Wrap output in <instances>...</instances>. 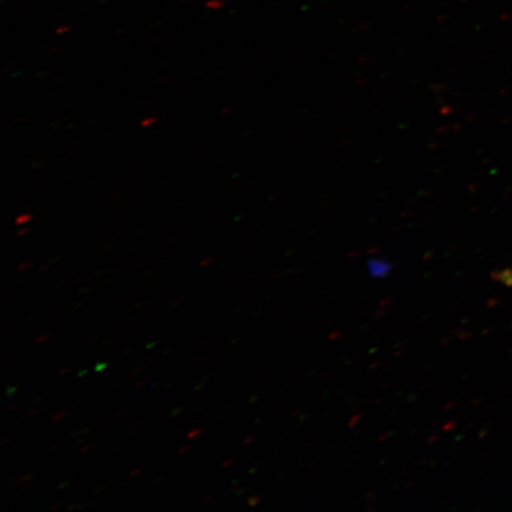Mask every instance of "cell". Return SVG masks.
<instances>
[{
    "mask_svg": "<svg viewBox=\"0 0 512 512\" xmlns=\"http://www.w3.org/2000/svg\"><path fill=\"white\" fill-rule=\"evenodd\" d=\"M369 270L371 275H374V277H382V275H386L389 272L390 265L387 261L371 260Z\"/></svg>",
    "mask_w": 512,
    "mask_h": 512,
    "instance_id": "obj_1",
    "label": "cell"
},
{
    "mask_svg": "<svg viewBox=\"0 0 512 512\" xmlns=\"http://www.w3.org/2000/svg\"><path fill=\"white\" fill-rule=\"evenodd\" d=\"M35 476H36V473H30V475L24 476V477L16 479V480H12V482H10L9 485L22 484L25 482H29V480L34 478Z\"/></svg>",
    "mask_w": 512,
    "mask_h": 512,
    "instance_id": "obj_2",
    "label": "cell"
},
{
    "mask_svg": "<svg viewBox=\"0 0 512 512\" xmlns=\"http://www.w3.org/2000/svg\"><path fill=\"white\" fill-rule=\"evenodd\" d=\"M31 220V215L25 214L17 217L16 223L17 224H24Z\"/></svg>",
    "mask_w": 512,
    "mask_h": 512,
    "instance_id": "obj_3",
    "label": "cell"
},
{
    "mask_svg": "<svg viewBox=\"0 0 512 512\" xmlns=\"http://www.w3.org/2000/svg\"><path fill=\"white\" fill-rule=\"evenodd\" d=\"M156 121H157L156 118H152V117L147 118V119L143 120L142 126L147 127V126L155 125Z\"/></svg>",
    "mask_w": 512,
    "mask_h": 512,
    "instance_id": "obj_4",
    "label": "cell"
},
{
    "mask_svg": "<svg viewBox=\"0 0 512 512\" xmlns=\"http://www.w3.org/2000/svg\"><path fill=\"white\" fill-rule=\"evenodd\" d=\"M201 433H202L201 428H197V430L189 432L188 435H187V438L188 439H194L195 437H197L198 434H201Z\"/></svg>",
    "mask_w": 512,
    "mask_h": 512,
    "instance_id": "obj_5",
    "label": "cell"
},
{
    "mask_svg": "<svg viewBox=\"0 0 512 512\" xmlns=\"http://www.w3.org/2000/svg\"><path fill=\"white\" fill-rule=\"evenodd\" d=\"M67 415V412H60L59 414H55L53 416V421H57V420H61L63 418V416H66Z\"/></svg>",
    "mask_w": 512,
    "mask_h": 512,
    "instance_id": "obj_6",
    "label": "cell"
},
{
    "mask_svg": "<svg viewBox=\"0 0 512 512\" xmlns=\"http://www.w3.org/2000/svg\"><path fill=\"white\" fill-rule=\"evenodd\" d=\"M107 368V363H99L98 366L95 367L96 371H102Z\"/></svg>",
    "mask_w": 512,
    "mask_h": 512,
    "instance_id": "obj_7",
    "label": "cell"
},
{
    "mask_svg": "<svg viewBox=\"0 0 512 512\" xmlns=\"http://www.w3.org/2000/svg\"><path fill=\"white\" fill-rule=\"evenodd\" d=\"M51 338V335H44L37 339V343H43L44 341H48Z\"/></svg>",
    "mask_w": 512,
    "mask_h": 512,
    "instance_id": "obj_8",
    "label": "cell"
},
{
    "mask_svg": "<svg viewBox=\"0 0 512 512\" xmlns=\"http://www.w3.org/2000/svg\"><path fill=\"white\" fill-rule=\"evenodd\" d=\"M31 265H32L31 262H25V264L18 266V270L19 271L25 270V268H29Z\"/></svg>",
    "mask_w": 512,
    "mask_h": 512,
    "instance_id": "obj_9",
    "label": "cell"
},
{
    "mask_svg": "<svg viewBox=\"0 0 512 512\" xmlns=\"http://www.w3.org/2000/svg\"><path fill=\"white\" fill-rule=\"evenodd\" d=\"M211 262H213V259H206V260H203V261L201 262V266H202V267H206V266L210 265V264H211Z\"/></svg>",
    "mask_w": 512,
    "mask_h": 512,
    "instance_id": "obj_10",
    "label": "cell"
},
{
    "mask_svg": "<svg viewBox=\"0 0 512 512\" xmlns=\"http://www.w3.org/2000/svg\"><path fill=\"white\" fill-rule=\"evenodd\" d=\"M92 447H93V445L85 446V447L81 448L80 453H81V454L86 453V452H88L89 450H91V448H92Z\"/></svg>",
    "mask_w": 512,
    "mask_h": 512,
    "instance_id": "obj_11",
    "label": "cell"
},
{
    "mask_svg": "<svg viewBox=\"0 0 512 512\" xmlns=\"http://www.w3.org/2000/svg\"><path fill=\"white\" fill-rule=\"evenodd\" d=\"M144 471V469H137L136 471H132L131 472V477H136L139 475V473H142Z\"/></svg>",
    "mask_w": 512,
    "mask_h": 512,
    "instance_id": "obj_12",
    "label": "cell"
},
{
    "mask_svg": "<svg viewBox=\"0 0 512 512\" xmlns=\"http://www.w3.org/2000/svg\"><path fill=\"white\" fill-rule=\"evenodd\" d=\"M73 369L72 368H66V369H63L62 371H60V376H63V375H66L68 373H70V371H72Z\"/></svg>",
    "mask_w": 512,
    "mask_h": 512,
    "instance_id": "obj_13",
    "label": "cell"
},
{
    "mask_svg": "<svg viewBox=\"0 0 512 512\" xmlns=\"http://www.w3.org/2000/svg\"><path fill=\"white\" fill-rule=\"evenodd\" d=\"M16 392V388H9L8 394H9V400H12V395Z\"/></svg>",
    "mask_w": 512,
    "mask_h": 512,
    "instance_id": "obj_14",
    "label": "cell"
},
{
    "mask_svg": "<svg viewBox=\"0 0 512 512\" xmlns=\"http://www.w3.org/2000/svg\"><path fill=\"white\" fill-rule=\"evenodd\" d=\"M78 509H79L78 504L70 505V507L67 508L68 511H73V510H78Z\"/></svg>",
    "mask_w": 512,
    "mask_h": 512,
    "instance_id": "obj_15",
    "label": "cell"
},
{
    "mask_svg": "<svg viewBox=\"0 0 512 512\" xmlns=\"http://www.w3.org/2000/svg\"><path fill=\"white\" fill-rule=\"evenodd\" d=\"M190 448H191L190 446H185V447L181 448V450L178 451V454H183V453L189 451Z\"/></svg>",
    "mask_w": 512,
    "mask_h": 512,
    "instance_id": "obj_16",
    "label": "cell"
},
{
    "mask_svg": "<svg viewBox=\"0 0 512 512\" xmlns=\"http://www.w3.org/2000/svg\"><path fill=\"white\" fill-rule=\"evenodd\" d=\"M213 498H214V496H213V495H211V496H207V497H204V498H203L202 503H203V504H206V503L210 502V501H211V499H213Z\"/></svg>",
    "mask_w": 512,
    "mask_h": 512,
    "instance_id": "obj_17",
    "label": "cell"
},
{
    "mask_svg": "<svg viewBox=\"0 0 512 512\" xmlns=\"http://www.w3.org/2000/svg\"><path fill=\"white\" fill-rule=\"evenodd\" d=\"M147 382H149V380H144V381H140V382L136 383V388H140V387L144 386V384H146Z\"/></svg>",
    "mask_w": 512,
    "mask_h": 512,
    "instance_id": "obj_18",
    "label": "cell"
},
{
    "mask_svg": "<svg viewBox=\"0 0 512 512\" xmlns=\"http://www.w3.org/2000/svg\"><path fill=\"white\" fill-rule=\"evenodd\" d=\"M126 415L127 414L125 412L119 413L117 416H115V419H117V420L123 419V418H125Z\"/></svg>",
    "mask_w": 512,
    "mask_h": 512,
    "instance_id": "obj_19",
    "label": "cell"
},
{
    "mask_svg": "<svg viewBox=\"0 0 512 512\" xmlns=\"http://www.w3.org/2000/svg\"><path fill=\"white\" fill-rule=\"evenodd\" d=\"M140 426H142V424H140V422H139V424L133 425V426L131 427L130 432L137 431V430H138V428H139Z\"/></svg>",
    "mask_w": 512,
    "mask_h": 512,
    "instance_id": "obj_20",
    "label": "cell"
},
{
    "mask_svg": "<svg viewBox=\"0 0 512 512\" xmlns=\"http://www.w3.org/2000/svg\"><path fill=\"white\" fill-rule=\"evenodd\" d=\"M59 509H61V504H56V505H54V507H53V508H50V510H49V511H50V512H53V511H56V510H59Z\"/></svg>",
    "mask_w": 512,
    "mask_h": 512,
    "instance_id": "obj_21",
    "label": "cell"
},
{
    "mask_svg": "<svg viewBox=\"0 0 512 512\" xmlns=\"http://www.w3.org/2000/svg\"><path fill=\"white\" fill-rule=\"evenodd\" d=\"M40 412H41V409L40 408H36V409H34V411L29 412L28 415L32 416V415H35V414L40 413Z\"/></svg>",
    "mask_w": 512,
    "mask_h": 512,
    "instance_id": "obj_22",
    "label": "cell"
},
{
    "mask_svg": "<svg viewBox=\"0 0 512 512\" xmlns=\"http://www.w3.org/2000/svg\"><path fill=\"white\" fill-rule=\"evenodd\" d=\"M145 368V366H140L136 371H133L132 375H137L140 373V371H142L143 369Z\"/></svg>",
    "mask_w": 512,
    "mask_h": 512,
    "instance_id": "obj_23",
    "label": "cell"
},
{
    "mask_svg": "<svg viewBox=\"0 0 512 512\" xmlns=\"http://www.w3.org/2000/svg\"><path fill=\"white\" fill-rule=\"evenodd\" d=\"M19 407H21V405L11 406V407H9L8 412H14V411H16V409H17V408H19Z\"/></svg>",
    "mask_w": 512,
    "mask_h": 512,
    "instance_id": "obj_24",
    "label": "cell"
},
{
    "mask_svg": "<svg viewBox=\"0 0 512 512\" xmlns=\"http://www.w3.org/2000/svg\"><path fill=\"white\" fill-rule=\"evenodd\" d=\"M183 302H184V300H183V299H178V300H176V302L172 303V306H178V305H181Z\"/></svg>",
    "mask_w": 512,
    "mask_h": 512,
    "instance_id": "obj_25",
    "label": "cell"
},
{
    "mask_svg": "<svg viewBox=\"0 0 512 512\" xmlns=\"http://www.w3.org/2000/svg\"><path fill=\"white\" fill-rule=\"evenodd\" d=\"M232 463H233V460H232V459L228 460V462H226V463H224V464L222 465L223 469H226V467H228V466H229L230 464H232Z\"/></svg>",
    "mask_w": 512,
    "mask_h": 512,
    "instance_id": "obj_26",
    "label": "cell"
},
{
    "mask_svg": "<svg viewBox=\"0 0 512 512\" xmlns=\"http://www.w3.org/2000/svg\"><path fill=\"white\" fill-rule=\"evenodd\" d=\"M145 304H146L145 302H140L137 305H134V309H140V307L145 306Z\"/></svg>",
    "mask_w": 512,
    "mask_h": 512,
    "instance_id": "obj_27",
    "label": "cell"
},
{
    "mask_svg": "<svg viewBox=\"0 0 512 512\" xmlns=\"http://www.w3.org/2000/svg\"><path fill=\"white\" fill-rule=\"evenodd\" d=\"M29 232H30V230H29V229H27V230H22V232H19V233H18V235H19V236H22V235L27 234V233H29Z\"/></svg>",
    "mask_w": 512,
    "mask_h": 512,
    "instance_id": "obj_28",
    "label": "cell"
},
{
    "mask_svg": "<svg viewBox=\"0 0 512 512\" xmlns=\"http://www.w3.org/2000/svg\"><path fill=\"white\" fill-rule=\"evenodd\" d=\"M181 412H182V408H178V409H176V411H175V412H172V414H171V415H177V414H179V413H181Z\"/></svg>",
    "mask_w": 512,
    "mask_h": 512,
    "instance_id": "obj_29",
    "label": "cell"
},
{
    "mask_svg": "<svg viewBox=\"0 0 512 512\" xmlns=\"http://www.w3.org/2000/svg\"><path fill=\"white\" fill-rule=\"evenodd\" d=\"M94 341H98V337H93V338H89V339H88V342H89V343H92V342H94Z\"/></svg>",
    "mask_w": 512,
    "mask_h": 512,
    "instance_id": "obj_30",
    "label": "cell"
},
{
    "mask_svg": "<svg viewBox=\"0 0 512 512\" xmlns=\"http://www.w3.org/2000/svg\"><path fill=\"white\" fill-rule=\"evenodd\" d=\"M134 322H136V319H131V320H128V322L125 325H131Z\"/></svg>",
    "mask_w": 512,
    "mask_h": 512,
    "instance_id": "obj_31",
    "label": "cell"
},
{
    "mask_svg": "<svg viewBox=\"0 0 512 512\" xmlns=\"http://www.w3.org/2000/svg\"><path fill=\"white\" fill-rule=\"evenodd\" d=\"M162 480H163V477H160V478L156 479L155 482H153V484H157L159 482H162Z\"/></svg>",
    "mask_w": 512,
    "mask_h": 512,
    "instance_id": "obj_32",
    "label": "cell"
},
{
    "mask_svg": "<svg viewBox=\"0 0 512 512\" xmlns=\"http://www.w3.org/2000/svg\"><path fill=\"white\" fill-rule=\"evenodd\" d=\"M120 299H121V297H119V298H115V299H113V300H112V303H113V304L118 303Z\"/></svg>",
    "mask_w": 512,
    "mask_h": 512,
    "instance_id": "obj_33",
    "label": "cell"
},
{
    "mask_svg": "<svg viewBox=\"0 0 512 512\" xmlns=\"http://www.w3.org/2000/svg\"><path fill=\"white\" fill-rule=\"evenodd\" d=\"M63 443L56 444L54 448L60 447Z\"/></svg>",
    "mask_w": 512,
    "mask_h": 512,
    "instance_id": "obj_34",
    "label": "cell"
}]
</instances>
